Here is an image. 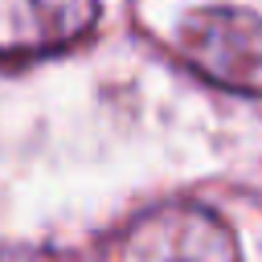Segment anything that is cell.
Returning <instances> with one entry per match:
<instances>
[{
  "mask_svg": "<svg viewBox=\"0 0 262 262\" xmlns=\"http://www.w3.org/2000/svg\"><path fill=\"white\" fill-rule=\"evenodd\" d=\"M98 20V0H0V57L29 61L82 41Z\"/></svg>",
  "mask_w": 262,
  "mask_h": 262,
  "instance_id": "3",
  "label": "cell"
},
{
  "mask_svg": "<svg viewBox=\"0 0 262 262\" xmlns=\"http://www.w3.org/2000/svg\"><path fill=\"white\" fill-rule=\"evenodd\" d=\"M102 262H242L233 229L196 201H168L127 221Z\"/></svg>",
  "mask_w": 262,
  "mask_h": 262,
  "instance_id": "1",
  "label": "cell"
},
{
  "mask_svg": "<svg viewBox=\"0 0 262 262\" xmlns=\"http://www.w3.org/2000/svg\"><path fill=\"white\" fill-rule=\"evenodd\" d=\"M180 57L209 82L262 98V16L233 4H209L180 20Z\"/></svg>",
  "mask_w": 262,
  "mask_h": 262,
  "instance_id": "2",
  "label": "cell"
}]
</instances>
